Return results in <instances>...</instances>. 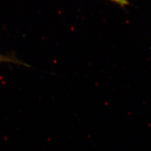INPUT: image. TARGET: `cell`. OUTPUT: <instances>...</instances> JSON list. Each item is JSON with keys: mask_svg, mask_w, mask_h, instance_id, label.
I'll list each match as a JSON object with an SVG mask.
<instances>
[{"mask_svg": "<svg viewBox=\"0 0 151 151\" xmlns=\"http://www.w3.org/2000/svg\"><path fill=\"white\" fill-rule=\"evenodd\" d=\"M112 1L116 2V3H118L121 5H126L128 4V2L127 0H112Z\"/></svg>", "mask_w": 151, "mask_h": 151, "instance_id": "7a4b0ae2", "label": "cell"}, {"mask_svg": "<svg viewBox=\"0 0 151 151\" xmlns=\"http://www.w3.org/2000/svg\"><path fill=\"white\" fill-rule=\"evenodd\" d=\"M0 63H12L16 65H25L30 67V65L18 59L15 55L12 53L2 55L0 53Z\"/></svg>", "mask_w": 151, "mask_h": 151, "instance_id": "6da1fadb", "label": "cell"}]
</instances>
